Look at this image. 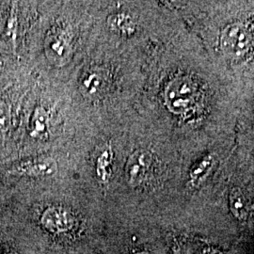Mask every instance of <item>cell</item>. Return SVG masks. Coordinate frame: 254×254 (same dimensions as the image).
<instances>
[{"mask_svg": "<svg viewBox=\"0 0 254 254\" xmlns=\"http://www.w3.org/2000/svg\"><path fill=\"white\" fill-rule=\"evenodd\" d=\"M108 24L111 29L127 35H131L136 30V25L134 21L126 13H118L109 16Z\"/></svg>", "mask_w": 254, "mask_h": 254, "instance_id": "obj_9", "label": "cell"}, {"mask_svg": "<svg viewBox=\"0 0 254 254\" xmlns=\"http://www.w3.org/2000/svg\"><path fill=\"white\" fill-rule=\"evenodd\" d=\"M17 27H18V19H17V14L12 10L10 13L8 22H7V27H6V36L9 39V41L14 45L16 41V33H17Z\"/></svg>", "mask_w": 254, "mask_h": 254, "instance_id": "obj_13", "label": "cell"}, {"mask_svg": "<svg viewBox=\"0 0 254 254\" xmlns=\"http://www.w3.org/2000/svg\"><path fill=\"white\" fill-rule=\"evenodd\" d=\"M11 125V109L9 103L0 98V133L7 132Z\"/></svg>", "mask_w": 254, "mask_h": 254, "instance_id": "obj_12", "label": "cell"}, {"mask_svg": "<svg viewBox=\"0 0 254 254\" xmlns=\"http://www.w3.org/2000/svg\"><path fill=\"white\" fill-rule=\"evenodd\" d=\"M214 165V157L212 155H207L203 157L199 163L194 166L190 173V185L192 188H198L200 183L203 181L210 170Z\"/></svg>", "mask_w": 254, "mask_h": 254, "instance_id": "obj_8", "label": "cell"}, {"mask_svg": "<svg viewBox=\"0 0 254 254\" xmlns=\"http://www.w3.org/2000/svg\"><path fill=\"white\" fill-rule=\"evenodd\" d=\"M229 203L235 218L239 221H245L248 218L247 201L244 194L238 188H234L230 192Z\"/></svg>", "mask_w": 254, "mask_h": 254, "instance_id": "obj_7", "label": "cell"}, {"mask_svg": "<svg viewBox=\"0 0 254 254\" xmlns=\"http://www.w3.org/2000/svg\"><path fill=\"white\" fill-rule=\"evenodd\" d=\"M14 254V253H9V254Z\"/></svg>", "mask_w": 254, "mask_h": 254, "instance_id": "obj_16", "label": "cell"}, {"mask_svg": "<svg viewBox=\"0 0 254 254\" xmlns=\"http://www.w3.org/2000/svg\"><path fill=\"white\" fill-rule=\"evenodd\" d=\"M110 163H111V155L110 152L106 150L101 154L96 166L97 175L102 182L109 181L110 176Z\"/></svg>", "mask_w": 254, "mask_h": 254, "instance_id": "obj_11", "label": "cell"}, {"mask_svg": "<svg viewBox=\"0 0 254 254\" xmlns=\"http://www.w3.org/2000/svg\"><path fill=\"white\" fill-rule=\"evenodd\" d=\"M173 253H174V254H183L181 251L178 248H175V247L173 248Z\"/></svg>", "mask_w": 254, "mask_h": 254, "instance_id": "obj_15", "label": "cell"}, {"mask_svg": "<svg viewBox=\"0 0 254 254\" xmlns=\"http://www.w3.org/2000/svg\"><path fill=\"white\" fill-rule=\"evenodd\" d=\"M131 254H152L150 252L146 251V250H139V249H136L134 250Z\"/></svg>", "mask_w": 254, "mask_h": 254, "instance_id": "obj_14", "label": "cell"}, {"mask_svg": "<svg viewBox=\"0 0 254 254\" xmlns=\"http://www.w3.org/2000/svg\"><path fill=\"white\" fill-rule=\"evenodd\" d=\"M58 163L54 158L44 157L18 164L10 171V173L18 176L47 178L54 176L58 173Z\"/></svg>", "mask_w": 254, "mask_h": 254, "instance_id": "obj_4", "label": "cell"}, {"mask_svg": "<svg viewBox=\"0 0 254 254\" xmlns=\"http://www.w3.org/2000/svg\"><path fill=\"white\" fill-rule=\"evenodd\" d=\"M220 42L224 53L234 59L244 57L252 46L251 35L241 24H233L224 28Z\"/></svg>", "mask_w": 254, "mask_h": 254, "instance_id": "obj_1", "label": "cell"}, {"mask_svg": "<svg viewBox=\"0 0 254 254\" xmlns=\"http://www.w3.org/2000/svg\"><path fill=\"white\" fill-rule=\"evenodd\" d=\"M154 162L153 154L146 150H137L129 157L127 165L128 183L137 187L147 180Z\"/></svg>", "mask_w": 254, "mask_h": 254, "instance_id": "obj_3", "label": "cell"}, {"mask_svg": "<svg viewBox=\"0 0 254 254\" xmlns=\"http://www.w3.org/2000/svg\"><path fill=\"white\" fill-rule=\"evenodd\" d=\"M40 222L48 233L63 235L74 229L76 218L71 211L63 206H50L43 212Z\"/></svg>", "mask_w": 254, "mask_h": 254, "instance_id": "obj_2", "label": "cell"}, {"mask_svg": "<svg viewBox=\"0 0 254 254\" xmlns=\"http://www.w3.org/2000/svg\"><path fill=\"white\" fill-rule=\"evenodd\" d=\"M46 54L54 63H63L70 54V45L64 34L49 37L46 45Z\"/></svg>", "mask_w": 254, "mask_h": 254, "instance_id": "obj_6", "label": "cell"}, {"mask_svg": "<svg viewBox=\"0 0 254 254\" xmlns=\"http://www.w3.org/2000/svg\"><path fill=\"white\" fill-rule=\"evenodd\" d=\"M82 86L87 94L91 96L97 95L101 93V91L104 88L103 78L97 73H91L84 79Z\"/></svg>", "mask_w": 254, "mask_h": 254, "instance_id": "obj_10", "label": "cell"}, {"mask_svg": "<svg viewBox=\"0 0 254 254\" xmlns=\"http://www.w3.org/2000/svg\"><path fill=\"white\" fill-rule=\"evenodd\" d=\"M29 136L38 140H46L49 136V115L41 106L36 107L32 113Z\"/></svg>", "mask_w": 254, "mask_h": 254, "instance_id": "obj_5", "label": "cell"}]
</instances>
